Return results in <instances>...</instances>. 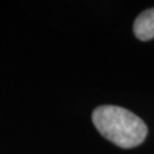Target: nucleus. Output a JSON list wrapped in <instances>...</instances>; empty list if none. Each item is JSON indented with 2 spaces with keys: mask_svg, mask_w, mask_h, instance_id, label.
<instances>
[{
  "mask_svg": "<svg viewBox=\"0 0 154 154\" xmlns=\"http://www.w3.org/2000/svg\"><path fill=\"white\" fill-rule=\"evenodd\" d=\"M93 122L107 140L123 149L139 146L148 135V127L140 117L117 105L95 108Z\"/></svg>",
  "mask_w": 154,
  "mask_h": 154,
  "instance_id": "obj_1",
  "label": "nucleus"
},
{
  "mask_svg": "<svg viewBox=\"0 0 154 154\" xmlns=\"http://www.w3.org/2000/svg\"><path fill=\"white\" fill-rule=\"evenodd\" d=\"M134 33L141 41L154 38V8L146 9L136 17L134 22Z\"/></svg>",
  "mask_w": 154,
  "mask_h": 154,
  "instance_id": "obj_2",
  "label": "nucleus"
}]
</instances>
